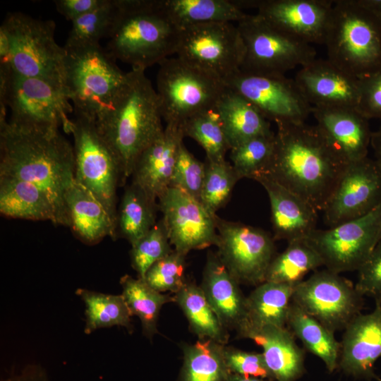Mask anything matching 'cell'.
Masks as SVG:
<instances>
[{
  "mask_svg": "<svg viewBox=\"0 0 381 381\" xmlns=\"http://www.w3.org/2000/svg\"><path fill=\"white\" fill-rule=\"evenodd\" d=\"M363 297L350 280L326 269L296 284L292 301L334 333L361 313Z\"/></svg>",
  "mask_w": 381,
  "mask_h": 381,
  "instance_id": "7c38bea8",
  "label": "cell"
},
{
  "mask_svg": "<svg viewBox=\"0 0 381 381\" xmlns=\"http://www.w3.org/2000/svg\"><path fill=\"white\" fill-rule=\"evenodd\" d=\"M321 266H324L322 258L306 239L292 241L282 253L274 256L265 281L296 285L309 272Z\"/></svg>",
  "mask_w": 381,
  "mask_h": 381,
  "instance_id": "d590c367",
  "label": "cell"
},
{
  "mask_svg": "<svg viewBox=\"0 0 381 381\" xmlns=\"http://www.w3.org/2000/svg\"><path fill=\"white\" fill-rule=\"evenodd\" d=\"M216 108L230 150L253 138L274 133L270 121L255 107L228 87Z\"/></svg>",
  "mask_w": 381,
  "mask_h": 381,
  "instance_id": "f1b7e54d",
  "label": "cell"
},
{
  "mask_svg": "<svg viewBox=\"0 0 381 381\" xmlns=\"http://www.w3.org/2000/svg\"><path fill=\"white\" fill-rule=\"evenodd\" d=\"M0 176L37 185L50 198L60 224L68 226L64 195L75 181L72 145L59 129L40 130L0 120Z\"/></svg>",
  "mask_w": 381,
  "mask_h": 381,
  "instance_id": "7a4b0ae2",
  "label": "cell"
},
{
  "mask_svg": "<svg viewBox=\"0 0 381 381\" xmlns=\"http://www.w3.org/2000/svg\"><path fill=\"white\" fill-rule=\"evenodd\" d=\"M260 346L266 365L274 381H296L304 372L305 352L287 327L246 326L237 332Z\"/></svg>",
  "mask_w": 381,
  "mask_h": 381,
  "instance_id": "484cf974",
  "label": "cell"
},
{
  "mask_svg": "<svg viewBox=\"0 0 381 381\" xmlns=\"http://www.w3.org/2000/svg\"><path fill=\"white\" fill-rule=\"evenodd\" d=\"M277 126L274 154L265 174L323 211L349 163L316 125L279 123Z\"/></svg>",
  "mask_w": 381,
  "mask_h": 381,
  "instance_id": "6da1fadb",
  "label": "cell"
},
{
  "mask_svg": "<svg viewBox=\"0 0 381 381\" xmlns=\"http://www.w3.org/2000/svg\"><path fill=\"white\" fill-rule=\"evenodd\" d=\"M224 347L211 339L185 345L181 381H229L231 373L224 360Z\"/></svg>",
  "mask_w": 381,
  "mask_h": 381,
  "instance_id": "e575fe53",
  "label": "cell"
},
{
  "mask_svg": "<svg viewBox=\"0 0 381 381\" xmlns=\"http://www.w3.org/2000/svg\"><path fill=\"white\" fill-rule=\"evenodd\" d=\"M122 296L132 314L141 321L143 332L148 337L158 332L157 321L159 311L167 303L175 302V298L151 288L143 279L128 274L120 279Z\"/></svg>",
  "mask_w": 381,
  "mask_h": 381,
  "instance_id": "8d00e7d4",
  "label": "cell"
},
{
  "mask_svg": "<svg viewBox=\"0 0 381 381\" xmlns=\"http://www.w3.org/2000/svg\"><path fill=\"white\" fill-rule=\"evenodd\" d=\"M239 284L218 255L209 253L200 287L209 304L226 329L238 331L246 320V297Z\"/></svg>",
  "mask_w": 381,
  "mask_h": 381,
  "instance_id": "d4e9b609",
  "label": "cell"
},
{
  "mask_svg": "<svg viewBox=\"0 0 381 381\" xmlns=\"http://www.w3.org/2000/svg\"><path fill=\"white\" fill-rule=\"evenodd\" d=\"M381 204L359 218L328 229H315L306 238L326 269L340 274L357 270L380 240Z\"/></svg>",
  "mask_w": 381,
  "mask_h": 381,
  "instance_id": "4fadbf2b",
  "label": "cell"
},
{
  "mask_svg": "<svg viewBox=\"0 0 381 381\" xmlns=\"http://www.w3.org/2000/svg\"><path fill=\"white\" fill-rule=\"evenodd\" d=\"M64 202L68 226L83 243L95 245L106 236L116 239V225L110 215L87 188L75 181L66 190Z\"/></svg>",
  "mask_w": 381,
  "mask_h": 381,
  "instance_id": "4316f807",
  "label": "cell"
},
{
  "mask_svg": "<svg viewBox=\"0 0 381 381\" xmlns=\"http://www.w3.org/2000/svg\"><path fill=\"white\" fill-rule=\"evenodd\" d=\"M370 145L374 151V159L381 166V124L376 131L372 133Z\"/></svg>",
  "mask_w": 381,
  "mask_h": 381,
  "instance_id": "816d5d0a",
  "label": "cell"
},
{
  "mask_svg": "<svg viewBox=\"0 0 381 381\" xmlns=\"http://www.w3.org/2000/svg\"><path fill=\"white\" fill-rule=\"evenodd\" d=\"M174 298L185 314L190 329L199 339H211L223 345L227 343L228 330L219 321L200 286L186 282Z\"/></svg>",
  "mask_w": 381,
  "mask_h": 381,
  "instance_id": "836d02e7",
  "label": "cell"
},
{
  "mask_svg": "<svg viewBox=\"0 0 381 381\" xmlns=\"http://www.w3.org/2000/svg\"><path fill=\"white\" fill-rule=\"evenodd\" d=\"M183 128L167 124L162 133L140 154L132 173V182L155 200L170 186Z\"/></svg>",
  "mask_w": 381,
  "mask_h": 381,
  "instance_id": "603a6c76",
  "label": "cell"
},
{
  "mask_svg": "<svg viewBox=\"0 0 381 381\" xmlns=\"http://www.w3.org/2000/svg\"><path fill=\"white\" fill-rule=\"evenodd\" d=\"M217 255L241 284L259 285L265 281L275 256L274 238L262 229L216 217Z\"/></svg>",
  "mask_w": 381,
  "mask_h": 381,
  "instance_id": "9a60e30c",
  "label": "cell"
},
{
  "mask_svg": "<svg viewBox=\"0 0 381 381\" xmlns=\"http://www.w3.org/2000/svg\"><path fill=\"white\" fill-rule=\"evenodd\" d=\"M380 239H381V231H380Z\"/></svg>",
  "mask_w": 381,
  "mask_h": 381,
  "instance_id": "db71d44e",
  "label": "cell"
},
{
  "mask_svg": "<svg viewBox=\"0 0 381 381\" xmlns=\"http://www.w3.org/2000/svg\"><path fill=\"white\" fill-rule=\"evenodd\" d=\"M375 303L371 313H360L348 325L340 341L339 365L366 380L375 377L374 365L381 357V300Z\"/></svg>",
  "mask_w": 381,
  "mask_h": 381,
  "instance_id": "44dd1931",
  "label": "cell"
},
{
  "mask_svg": "<svg viewBox=\"0 0 381 381\" xmlns=\"http://www.w3.org/2000/svg\"><path fill=\"white\" fill-rule=\"evenodd\" d=\"M162 219L140 239L131 246V265L138 277L143 279L149 268L173 249Z\"/></svg>",
  "mask_w": 381,
  "mask_h": 381,
  "instance_id": "7bdbcfd3",
  "label": "cell"
},
{
  "mask_svg": "<svg viewBox=\"0 0 381 381\" xmlns=\"http://www.w3.org/2000/svg\"><path fill=\"white\" fill-rule=\"evenodd\" d=\"M224 356L231 373L245 377L270 378L272 380L262 353L224 346Z\"/></svg>",
  "mask_w": 381,
  "mask_h": 381,
  "instance_id": "bcb514c9",
  "label": "cell"
},
{
  "mask_svg": "<svg viewBox=\"0 0 381 381\" xmlns=\"http://www.w3.org/2000/svg\"><path fill=\"white\" fill-rule=\"evenodd\" d=\"M75 294L85 306V334L113 326H122L130 333L133 332L132 314L122 294H106L85 289H77Z\"/></svg>",
  "mask_w": 381,
  "mask_h": 381,
  "instance_id": "74e56055",
  "label": "cell"
},
{
  "mask_svg": "<svg viewBox=\"0 0 381 381\" xmlns=\"http://www.w3.org/2000/svg\"><path fill=\"white\" fill-rule=\"evenodd\" d=\"M57 11L71 22L98 8L107 0H56Z\"/></svg>",
  "mask_w": 381,
  "mask_h": 381,
  "instance_id": "681fc988",
  "label": "cell"
},
{
  "mask_svg": "<svg viewBox=\"0 0 381 381\" xmlns=\"http://www.w3.org/2000/svg\"><path fill=\"white\" fill-rule=\"evenodd\" d=\"M295 286L266 281L258 285L246 297L247 317L238 330L246 326L286 327Z\"/></svg>",
  "mask_w": 381,
  "mask_h": 381,
  "instance_id": "4dcf8cb0",
  "label": "cell"
},
{
  "mask_svg": "<svg viewBox=\"0 0 381 381\" xmlns=\"http://www.w3.org/2000/svg\"><path fill=\"white\" fill-rule=\"evenodd\" d=\"M1 381H50L46 371L38 365L25 366L20 373Z\"/></svg>",
  "mask_w": 381,
  "mask_h": 381,
  "instance_id": "f907efd6",
  "label": "cell"
},
{
  "mask_svg": "<svg viewBox=\"0 0 381 381\" xmlns=\"http://www.w3.org/2000/svg\"><path fill=\"white\" fill-rule=\"evenodd\" d=\"M205 175V162L195 158L182 142L169 187L179 188L200 200Z\"/></svg>",
  "mask_w": 381,
  "mask_h": 381,
  "instance_id": "f6af8a7d",
  "label": "cell"
},
{
  "mask_svg": "<svg viewBox=\"0 0 381 381\" xmlns=\"http://www.w3.org/2000/svg\"><path fill=\"white\" fill-rule=\"evenodd\" d=\"M255 181L268 195L274 240L289 243L306 239L316 229L318 210L311 205L268 175H261Z\"/></svg>",
  "mask_w": 381,
  "mask_h": 381,
  "instance_id": "cb8c5ba5",
  "label": "cell"
},
{
  "mask_svg": "<svg viewBox=\"0 0 381 381\" xmlns=\"http://www.w3.org/2000/svg\"><path fill=\"white\" fill-rule=\"evenodd\" d=\"M10 109V123L23 127L56 130L72 128L73 107L66 92L42 79L18 75L0 68V109Z\"/></svg>",
  "mask_w": 381,
  "mask_h": 381,
  "instance_id": "52a82bcc",
  "label": "cell"
},
{
  "mask_svg": "<svg viewBox=\"0 0 381 381\" xmlns=\"http://www.w3.org/2000/svg\"><path fill=\"white\" fill-rule=\"evenodd\" d=\"M145 70L132 68L97 127L114 152L121 169L120 186L131 176L140 154L164 131L156 90Z\"/></svg>",
  "mask_w": 381,
  "mask_h": 381,
  "instance_id": "3957f363",
  "label": "cell"
},
{
  "mask_svg": "<svg viewBox=\"0 0 381 381\" xmlns=\"http://www.w3.org/2000/svg\"><path fill=\"white\" fill-rule=\"evenodd\" d=\"M158 65L156 91L167 124L183 128L193 116L214 107L227 90L223 79L178 56Z\"/></svg>",
  "mask_w": 381,
  "mask_h": 381,
  "instance_id": "ba28073f",
  "label": "cell"
},
{
  "mask_svg": "<svg viewBox=\"0 0 381 381\" xmlns=\"http://www.w3.org/2000/svg\"><path fill=\"white\" fill-rule=\"evenodd\" d=\"M244 56L240 71L279 75L316 59L312 44L270 25L256 13L237 23Z\"/></svg>",
  "mask_w": 381,
  "mask_h": 381,
  "instance_id": "8fae6325",
  "label": "cell"
},
{
  "mask_svg": "<svg viewBox=\"0 0 381 381\" xmlns=\"http://www.w3.org/2000/svg\"><path fill=\"white\" fill-rule=\"evenodd\" d=\"M316 126L349 164L368 157L372 132L368 119L357 109L313 107Z\"/></svg>",
  "mask_w": 381,
  "mask_h": 381,
  "instance_id": "7402d4cb",
  "label": "cell"
},
{
  "mask_svg": "<svg viewBox=\"0 0 381 381\" xmlns=\"http://www.w3.org/2000/svg\"><path fill=\"white\" fill-rule=\"evenodd\" d=\"M183 130L185 136L193 138L203 148L207 159H225L230 147L216 106L187 120Z\"/></svg>",
  "mask_w": 381,
  "mask_h": 381,
  "instance_id": "f35d334b",
  "label": "cell"
},
{
  "mask_svg": "<svg viewBox=\"0 0 381 381\" xmlns=\"http://www.w3.org/2000/svg\"><path fill=\"white\" fill-rule=\"evenodd\" d=\"M157 200L131 183L123 194L117 212L116 235L135 243L155 224Z\"/></svg>",
  "mask_w": 381,
  "mask_h": 381,
  "instance_id": "d6a6232c",
  "label": "cell"
},
{
  "mask_svg": "<svg viewBox=\"0 0 381 381\" xmlns=\"http://www.w3.org/2000/svg\"><path fill=\"white\" fill-rule=\"evenodd\" d=\"M186 255L173 249L149 268L143 280L157 291L176 294L186 282Z\"/></svg>",
  "mask_w": 381,
  "mask_h": 381,
  "instance_id": "ee69618b",
  "label": "cell"
},
{
  "mask_svg": "<svg viewBox=\"0 0 381 381\" xmlns=\"http://www.w3.org/2000/svg\"><path fill=\"white\" fill-rule=\"evenodd\" d=\"M72 128L75 181L103 205L116 225V190L120 186L119 161L101 134L96 119L73 109Z\"/></svg>",
  "mask_w": 381,
  "mask_h": 381,
  "instance_id": "30bf717a",
  "label": "cell"
},
{
  "mask_svg": "<svg viewBox=\"0 0 381 381\" xmlns=\"http://www.w3.org/2000/svg\"><path fill=\"white\" fill-rule=\"evenodd\" d=\"M176 56L224 80L238 72L244 45L232 22H214L181 30Z\"/></svg>",
  "mask_w": 381,
  "mask_h": 381,
  "instance_id": "5bb4252c",
  "label": "cell"
},
{
  "mask_svg": "<svg viewBox=\"0 0 381 381\" xmlns=\"http://www.w3.org/2000/svg\"><path fill=\"white\" fill-rule=\"evenodd\" d=\"M64 48L65 88L73 109L97 119L121 89L127 73L100 44Z\"/></svg>",
  "mask_w": 381,
  "mask_h": 381,
  "instance_id": "9c48e42d",
  "label": "cell"
},
{
  "mask_svg": "<svg viewBox=\"0 0 381 381\" xmlns=\"http://www.w3.org/2000/svg\"><path fill=\"white\" fill-rule=\"evenodd\" d=\"M274 133L250 139L230 150L238 179L255 180L267 172L274 150Z\"/></svg>",
  "mask_w": 381,
  "mask_h": 381,
  "instance_id": "ab89813d",
  "label": "cell"
},
{
  "mask_svg": "<svg viewBox=\"0 0 381 381\" xmlns=\"http://www.w3.org/2000/svg\"><path fill=\"white\" fill-rule=\"evenodd\" d=\"M355 286L363 296L381 300V239L358 270Z\"/></svg>",
  "mask_w": 381,
  "mask_h": 381,
  "instance_id": "7dc6e473",
  "label": "cell"
},
{
  "mask_svg": "<svg viewBox=\"0 0 381 381\" xmlns=\"http://www.w3.org/2000/svg\"><path fill=\"white\" fill-rule=\"evenodd\" d=\"M357 110L368 120L381 119V68L361 79Z\"/></svg>",
  "mask_w": 381,
  "mask_h": 381,
  "instance_id": "c3c4849f",
  "label": "cell"
},
{
  "mask_svg": "<svg viewBox=\"0 0 381 381\" xmlns=\"http://www.w3.org/2000/svg\"><path fill=\"white\" fill-rule=\"evenodd\" d=\"M116 14L106 50L132 68L145 70L176 54L181 30L159 0H116Z\"/></svg>",
  "mask_w": 381,
  "mask_h": 381,
  "instance_id": "277c9868",
  "label": "cell"
},
{
  "mask_svg": "<svg viewBox=\"0 0 381 381\" xmlns=\"http://www.w3.org/2000/svg\"><path fill=\"white\" fill-rule=\"evenodd\" d=\"M157 203L175 250L187 255L190 250L217 245V214L210 213L200 200L179 188L169 187Z\"/></svg>",
  "mask_w": 381,
  "mask_h": 381,
  "instance_id": "e0dca14e",
  "label": "cell"
},
{
  "mask_svg": "<svg viewBox=\"0 0 381 381\" xmlns=\"http://www.w3.org/2000/svg\"><path fill=\"white\" fill-rule=\"evenodd\" d=\"M381 204V166L365 157L351 162L325 209L329 227L364 216Z\"/></svg>",
  "mask_w": 381,
  "mask_h": 381,
  "instance_id": "ac0fdd59",
  "label": "cell"
},
{
  "mask_svg": "<svg viewBox=\"0 0 381 381\" xmlns=\"http://www.w3.org/2000/svg\"><path fill=\"white\" fill-rule=\"evenodd\" d=\"M0 212L13 219L50 221L61 225L49 195L37 185L15 178L0 176Z\"/></svg>",
  "mask_w": 381,
  "mask_h": 381,
  "instance_id": "83f0119b",
  "label": "cell"
},
{
  "mask_svg": "<svg viewBox=\"0 0 381 381\" xmlns=\"http://www.w3.org/2000/svg\"><path fill=\"white\" fill-rule=\"evenodd\" d=\"M286 326L310 353L320 358L329 372L339 365L340 342L334 333L291 301Z\"/></svg>",
  "mask_w": 381,
  "mask_h": 381,
  "instance_id": "1f68e13d",
  "label": "cell"
},
{
  "mask_svg": "<svg viewBox=\"0 0 381 381\" xmlns=\"http://www.w3.org/2000/svg\"><path fill=\"white\" fill-rule=\"evenodd\" d=\"M226 86L248 100L269 121L303 123L313 107L294 79L285 75L247 73L240 70L224 80Z\"/></svg>",
  "mask_w": 381,
  "mask_h": 381,
  "instance_id": "2e32d148",
  "label": "cell"
},
{
  "mask_svg": "<svg viewBox=\"0 0 381 381\" xmlns=\"http://www.w3.org/2000/svg\"><path fill=\"white\" fill-rule=\"evenodd\" d=\"M294 81L312 107L358 108L361 80L327 59L301 67Z\"/></svg>",
  "mask_w": 381,
  "mask_h": 381,
  "instance_id": "ffe728a7",
  "label": "cell"
},
{
  "mask_svg": "<svg viewBox=\"0 0 381 381\" xmlns=\"http://www.w3.org/2000/svg\"><path fill=\"white\" fill-rule=\"evenodd\" d=\"M116 14V0H107L98 8L71 22L66 48L99 44L104 37H109Z\"/></svg>",
  "mask_w": 381,
  "mask_h": 381,
  "instance_id": "60d3db41",
  "label": "cell"
},
{
  "mask_svg": "<svg viewBox=\"0 0 381 381\" xmlns=\"http://www.w3.org/2000/svg\"><path fill=\"white\" fill-rule=\"evenodd\" d=\"M334 1L246 0L247 8L274 27L309 44H324Z\"/></svg>",
  "mask_w": 381,
  "mask_h": 381,
  "instance_id": "d6986e66",
  "label": "cell"
},
{
  "mask_svg": "<svg viewBox=\"0 0 381 381\" xmlns=\"http://www.w3.org/2000/svg\"><path fill=\"white\" fill-rule=\"evenodd\" d=\"M205 164V175L200 201L212 214L229 200L234 187L239 180L230 162L226 159L210 160Z\"/></svg>",
  "mask_w": 381,
  "mask_h": 381,
  "instance_id": "b9f144b4",
  "label": "cell"
},
{
  "mask_svg": "<svg viewBox=\"0 0 381 381\" xmlns=\"http://www.w3.org/2000/svg\"><path fill=\"white\" fill-rule=\"evenodd\" d=\"M55 28L52 20H39L20 12L8 13L0 27L8 44L7 59L0 68H9L22 76L42 79L66 92V52L55 40Z\"/></svg>",
  "mask_w": 381,
  "mask_h": 381,
  "instance_id": "8992f818",
  "label": "cell"
},
{
  "mask_svg": "<svg viewBox=\"0 0 381 381\" xmlns=\"http://www.w3.org/2000/svg\"><path fill=\"white\" fill-rule=\"evenodd\" d=\"M169 19L181 30L214 22H239L247 13L236 0H159Z\"/></svg>",
  "mask_w": 381,
  "mask_h": 381,
  "instance_id": "f546056e",
  "label": "cell"
},
{
  "mask_svg": "<svg viewBox=\"0 0 381 381\" xmlns=\"http://www.w3.org/2000/svg\"><path fill=\"white\" fill-rule=\"evenodd\" d=\"M324 45L329 61L363 79L381 68V17L361 0L334 1Z\"/></svg>",
  "mask_w": 381,
  "mask_h": 381,
  "instance_id": "5b68a950",
  "label": "cell"
},
{
  "mask_svg": "<svg viewBox=\"0 0 381 381\" xmlns=\"http://www.w3.org/2000/svg\"><path fill=\"white\" fill-rule=\"evenodd\" d=\"M229 381H268L263 378L255 377H245L236 374L231 373Z\"/></svg>",
  "mask_w": 381,
  "mask_h": 381,
  "instance_id": "f5cc1de1",
  "label": "cell"
}]
</instances>
